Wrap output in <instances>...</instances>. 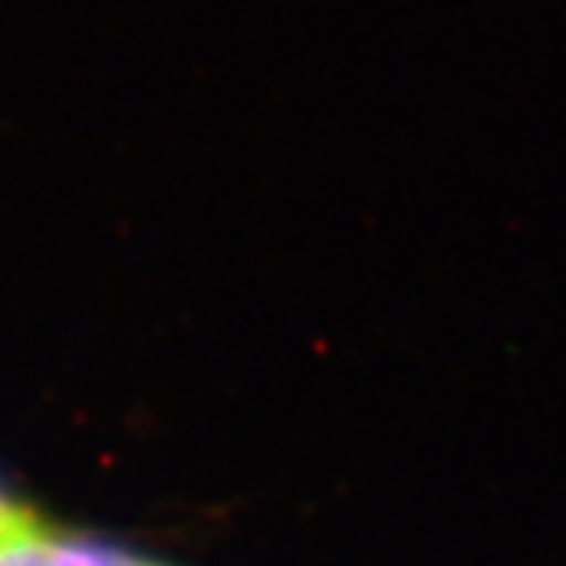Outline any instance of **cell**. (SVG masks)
<instances>
[{
	"instance_id": "cell-1",
	"label": "cell",
	"mask_w": 566,
	"mask_h": 566,
	"mask_svg": "<svg viewBox=\"0 0 566 566\" xmlns=\"http://www.w3.org/2000/svg\"><path fill=\"white\" fill-rule=\"evenodd\" d=\"M0 566H107V547L70 542L32 520L0 538Z\"/></svg>"
},
{
	"instance_id": "cell-2",
	"label": "cell",
	"mask_w": 566,
	"mask_h": 566,
	"mask_svg": "<svg viewBox=\"0 0 566 566\" xmlns=\"http://www.w3.org/2000/svg\"><path fill=\"white\" fill-rule=\"evenodd\" d=\"M35 516L29 513V510H22V506H17L13 501H7L3 494H0V538H7L10 532H17V528H22L25 523H32Z\"/></svg>"
},
{
	"instance_id": "cell-3",
	"label": "cell",
	"mask_w": 566,
	"mask_h": 566,
	"mask_svg": "<svg viewBox=\"0 0 566 566\" xmlns=\"http://www.w3.org/2000/svg\"><path fill=\"white\" fill-rule=\"evenodd\" d=\"M107 566H155L145 564V560H136V557H126L120 551H107Z\"/></svg>"
}]
</instances>
